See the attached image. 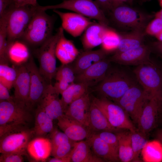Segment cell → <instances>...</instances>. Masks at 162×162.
I'll return each instance as SVG.
<instances>
[{
    "label": "cell",
    "mask_w": 162,
    "mask_h": 162,
    "mask_svg": "<svg viewBox=\"0 0 162 162\" xmlns=\"http://www.w3.org/2000/svg\"></svg>",
    "instance_id": "cell-57"
},
{
    "label": "cell",
    "mask_w": 162,
    "mask_h": 162,
    "mask_svg": "<svg viewBox=\"0 0 162 162\" xmlns=\"http://www.w3.org/2000/svg\"><path fill=\"white\" fill-rule=\"evenodd\" d=\"M34 134L25 127L10 130L0 136V152L25 153L28 145Z\"/></svg>",
    "instance_id": "cell-10"
},
{
    "label": "cell",
    "mask_w": 162,
    "mask_h": 162,
    "mask_svg": "<svg viewBox=\"0 0 162 162\" xmlns=\"http://www.w3.org/2000/svg\"><path fill=\"white\" fill-rule=\"evenodd\" d=\"M10 6L16 7L27 5L36 6L38 4L37 0H10Z\"/></svg>",
    "instance_id": "cell-44"
},
{
    "label": "cell",
    "mask_w": 162,
    "mask_h": 162,
    "mask_svg": "<svg viewBox=\"0 0 162 162\" xmlns=\"http://www.w3.org/2000/svg\"><path fill=\"white\" fill-rule=\"evenodd\" d=\"M57 120L59 128L72 141L82 140L87 138L92 133L82 124L64 114Z\"/></svg>",
    "instance_id": "cell-18"
},
{
    "label": "cell",
    "mask_w": 162,
    "mask_h": 162,
    "mask_svg": "<svg viewBox=\"0 0 162 162\" xmlns=\"http://www.w3.org/2000/svg\"><path fill=\"white\" fill-rule=\"evenodd\" d=\"M10 5V0H0V17L5 13Z\"/></svg>",
    "instance_id": "cell-48"
},
{
    "label": "cell",
    "mask_w": 162,
    "mask_h": 162,
    "mask_svg": "<svg viewBox=\"0 0 162 162\" xmlns=\"http://www.w3.org/2000/svg\"><path fill=\"white\" fill-rule=\"evenodd\" d=\"M162 30V20L155 17L146 26L145 32L148 34L156 36Z\"/></svg>",
    "instance_id": "cell-42"
},
{
    "label": "cell",
    "mask_w": 162,
    "mask_h": 162,
    "mask_svg": "<svg viewBox=\"0 0 162 162\" xmlns=\"http://www.w3.org/2000/svg\"><path fill=\"white\" fill-rule=\"evenodd\" d=\"M39 6L38 10L20 39L28 45L33 46H40L52 35L55 20L54 16L40 9Z\"/></svg>",
    "instance_id": "cell-2"
},
{
    "label": "cell",
    "mask_w": 162,
    "mask_h": 162,
    "mask_svg": "<svg viewBox=\"0 0 162 162\" xmlns=\"http://www.w3.org/2000/svg\"><path fill=\"white\" fill-rule=\"evenodd\" d=\"M86 139L94 154L104 161H120L118 153L95 133L92 132Z\"/></svg>",
    "instance_id": "cell-21"
},
{
    "label": "cell",
    "mask_w": 162,
    "mask_h": 162,
    "mask_svg": "<svg viewBox=\"0 0 162 162\" xmlns=\"http://www.w3.org/2000/svg\"><path fill=\"white\" fill-rule=\"evenodd\" d=\"M133 0H111L112 9L115 7L122 4L125 2L131 3Z\"/></svg>",
    "instance_id": "cell-50"
},
{
    "label": "cell",
    "mask_w": 162,
    "mask_h": 162,
    "mask_svg": "<svg viewBox=\"0 0 162 162\" xmlns=\"http://www.w3.org/2000/svg\"><path fill=\"white\" fill-rule=\"evenodd\" d=\"M120 41V36L109 28L105 32L101 44V48L110 53L116 50Z\"/></svg>",
    "instance_id": "cell-38"
},
{
    "label": "cell",
    "mask_w": 162,
    "mask_h": 162,
    "mask_svg": "<svg viewBox=\"0 0 162 162\" xmlns=\"http://www.w3.org/2000/svg\"><path fill=\"white\" fill-rule=\"evenodd\" d=\"M148 0H143V1H148Z\"/></svg>",
    "instance_id": "cell-55"
},
{
    "label": "cell",
    "mask_w": 162,
    "mask_h": 162,
    "mask_svg": "<svg viewBox=\"0 0 162 162\" xmlns=\"http://www.w3.org/2000/svg\"><path fill=\"white\" fill-rule=\"evenodd\" d=\"M155 17L160 18L162 20V9L155 14Z\"/></svg>",
    "instance_id": "cell-52"
},
{
    "label": "cell",
    "mask_w": 162,
    "mask_h": 162,
    "mask_svg": "<svg viewBox=\"0 0 162 162\" xmlns=\"http://www.w3.org/2000/svg\"><path fill=\"white\" fill-rule=\"evenodd\" d=\"M150 46L152 51H154L162 58V41L154 42Z\"/></svg>",
    "instance_id": "cell-47"
},
{
    "label": "cell",
    "mask_w": 162,
    "mask_h": 162,
    "mask_svg": "<svg viewBox=\"0 0 162 162\" xmlns=\"http://www.w3.org/2000/svg\"><path fill=\"white\" fill-rule=\"evenodd\" d=\"M109 53L102 48L95 50H85L80 53L71 65L75 75L83 72L94 64L106 58Z\"/></svg>",
    "instance_id": "cell-22"
},
{
    "label": "cell",
    "mask_w": 162,
    "mask_h": 162,
    "mask_svg": "<svg viewBox=\"0 0 162 162\" xmlns=\"http://www.w3.org/2000/svg\"><path fill=\"white\" fill-rule=\"evenodd\" d=\"M134 74L139 83L150 97L162 99V74L152 62L136 66Z\"/></svg>",
    "instance_id": "cell-8"
},
{
    "label": "cell",
    "mask_w": 162,
    "mask_h": 162,
    "mask_svg": "<svg viewBox=\"0 0 162 162\" xmlns=\"http://www.w3.org/2000/svg\"><path fill=\"white\" fill-rule=\"evenodd\" d=\"M54 129L53 120L47 115L41 106L38 104L33 130L34 134L38 137L43 136L50 133Z\"/></svg>",
    "instance_id": "cell-30"
},
{
    "label": "cell",
    "mask_w": 162,
    "mask_h": 162,
    "mask_svg": "<svg viewBox=\"0 0 162 162\" xmlns=\"http://www.w3.org/2000/svg\"><path fill=\"white\" fill-rule=\"evenodd\" d=\"M131 139L133 152L132 162H140L139 157L141 151L148 142L146 137L137 130L131 132Z\"/></svg>",
    "instance_id": "cell-37"
},
{
    "label": "cell",
    "mask_w": 162,
    "mask_h": 162,
    "mask_svg": "<svg viewBox=\"0 0 162 162\" xmlns=\"http://www.w3.org/2000/svg\"><path fill=\"white\" fill-rule=\"evenodd\" d=\"M52 148L62 144L72 141L64 132L54 129L50 133Z\"/></svg>",
    "instance_id": "cell-41"
},
{
    "label": "cell",
    "mask_w": 162,
    "mask_h": 162,
    "mask_svg": "<svg viewBox=\"0 0 162 162\" xmlns=\"http://www.w3.org/2000/svg\"><path fill=\"white\" fill-rule=\"evenodd\" d=\"M70 156L72 162H104L94 154L86 140L76 142Z\"/></svg>",
    "instance_id": "cell-28"
},
{
    "label": "cell",
    "mask_w": 162,
    "mask_h": 162,
    "mask_svg": "<svg viewBox=\"0 0 162 162\" xmlns=\"http://www.w3.org/2000/svg\"><path fill=\"white\" fill-rule=\"evenodd\" d=\"M63 28L56 48V57L62 64H70L74 61L80 53L73 42L64 36Z\"/></svg>",
    "instance_id": "cell-23"
},
{
    "label": "cell",
    "mask_w": 162,
    "mask_h": 162,
    "mask_svg": "<svg viewBox=\"0 0 162 162\" xmlns=\"http://www.w3.org/2000/svg\"><path fill=\"white\" fill-rule=\"evenodd\" d=\"M137 82L135 77L124 70L110 67L104 79L97 84L95 91L101 97L115 102Z\"/></svg>",
    "instance_id": "cell-1"
},
{
    "label": "cell",
    "mask_w": 162,
    "mask_h": 162,
    "mask_svg": "<svg viewBox=\"0 0 162 162\" xmlns=\"http://www.w3.org/2000/svg\"><path fill=\"white\" fill-rule=\"evenodd\" d=\"M161 71L162 74V68L161 69Z\"/></svg>",
    "instance_id": "cell-56"
},
{
    "label": "cell",
    "mask_w": 162,
    "mask_h": 162,
    "mask_svg": "<svg viewBox=\"0 0 162 162\" xmlns=\"http://www.w3.org/2000/svg\"><path fill=\"white\" fill-rule=\"evenodd\" d=\"M25 154L21 153H9L1 154L0 162H22L24 161Z\"/></svg>",
    "instance_id": "cell-43"
},
{
    "label": "cell",
    "mask_w": 162,
    "mask_h": 162,
    "mask_svg": "<svg viewBox=\"0 0 162 162\" xmlns=\"http://www.w3.org/2000/svg\"><path fill=\"white\" fill-rule=\"evenodd\" d=\"M17 76L16 67H10L8 64H0V83L9 90L12 87Z\"/></svg>",
    "instance_id": "cell-35"
},
{
    "label": "cell",
    "mask_w": 162,
    "mask_h": 162,
    "mask_svg": "<svg viewBox=\"0 0 162 162\" xmlns=\"http://www.w3.org/2000/svg\"><path fill=\"white\" fill-rule=\"evenodd\" d=\"M25 64L30 76V90L28 106L31 110L35 105L40 102L50 84L41 74L32 56Z\"/></svg>",
    "instance_id": "cell-13"
},
{
    "label": "cell",
    "mask_w": 162,
    "mask_h": 162,
    "mask_svg": "<svg viewBox=\"0 0 162 162\" xmlns=\"http://www.w3.org/2000/svg\"><path fill=\"white\" fill-rule=\"evenodd\" d=\"M145 31L134 30L120 36L118 45L114 53H118L138 47L144 44Z\"/></svg>",
    "instance_id": "cell-29"
},
{
    "label": "cell",
    "mask_w": 162,
    "mask_h": 162,
    "mask_svg": "<svg viewBox=\"0 0 162 162\" xmlns=\"http://www.w3.org/2000/svg\"><path fill=\"white\" fill-rule=\"evenodd\" d=\"M59 94L55 91L52 84H50L43 97L38 104L47 115L53 120L58 119L64 114Z\"/></svg>",
    "instance_id": "cell-20"
},
{
    "label": "cell",
    "mask_w": 162,
    "mask_h": 162,
    "mask_svg": "<svg viewBox=\"0 0 162 162\" xmlns=\"http://www.w3.org/2000/svg\"><path fill=\"white\" fill-rule=\"evenodd\" d=\"M95 2L104 12L111 10L112 9L111 0H95Z\"/></svg>",
    "instance_id": "cell-46"
},
{
    "label": "cell",
    "mask_w": 162,
    "mask_h": 162,
    "mask_svg": "<svg viewBox=\"0 0 162 162\" xmlns=\"http://www.w3.org/2000/svg\"><path fill=\"white\" fill-rule=\"evenodd\" d=\"M62 29V26L59 27L55 34L52 35L34 51L39 63L40 72L50 84H52L57 71L56 48Z\"/></svg>",
    "instance_id": "cell-5"
},
{
    "label": "cell",
    "mask_w": 162,
    "mask_h": 162,
    "mask_svg": "<svg viewBox=\"0 0 162 162\" xmlns=\"http://www.w3.org/2000/svg\"><path fill=\"white\" fill-rule=\"evenodd\" d=\"M26 150L34 160L44 161L51 154L52 145L51 140L42 136L38 137L29 142Z\"/></svg>",
    "instance_id": "cell-25"
},
{
    "label": "cell",
    "mask_w": 162,
    "mask_h": 162,
    "mask_svg": "<svg viewBox=\"0 0 162 162\" xmlns=\"http://www.w3.org/2000/svg\"><path fill=\"white\" fill-rule=\"evenodd\" d=\"M91 99L113 127L119 130H129L131 132L137 130L127 112L119 105L104 97H92Z\"/></svg>",
    "instance_id": "cell-6"
},
{
    "label": "cell",
    "mask_w": 162,
    "mask_h": 162,
    "mask_svg": "<svg viewBox=\"0 0 162 162\" xmlns=\"http://www.w3.org/2000/svg\"><path fill=\"white\" fill-rule=\"evenodd\" d=\"M141 154L144 162H161L162 145L158 140L148 141L143 148Z\"/></svg>",
    "instance_id": "cell-33"
},
{
    "label": "cell",
    "mask_w": 162,
    "mask_h": 162,
    "mask_svg": "<svg viewBox=\"0 0 162 162\" xmlns=\"http://www.w3.org/2000/svg\"><path fill=\"white\" fill-rule=\"evenodd\" d=\"M38 6L27 5L18 7L10 6L5 12L7 20L8 43L20 39L38 10Z\"/></svg>",
    "instance_id": "cell-4"
},
{
    "label": "cell",
    "mask_w": 162,
    "mask_h": 162,
    "mask_svg": "<svg viewBox=\"0 0 162 162\" xmlns=\"http://www.w3.org/2000/svg\"><path fill=\"white\" fill-rule=\"evenodd\" d=\"M28 45L20 39L8 43V56L14 66L26 63L31 56Z\"/></svg>",
    "instance_id": "cell-26"
},
{
    "label": "cell",
    "mask_w": 162,
    "mask_h": 162,
    "mask_svg": "<svg viewBox=\"0 0 162 162\" xmlns=\"http://www.w3.org/2000/svg\"><path fill=\"white\" fill-rule=\"evenodd\" d=\"M53 11L61 18L63 29L74 37L80 35L94 22L90 19L76 13L64 12L57 9Z\"/></svg>",
    "instance_id": "cell-15"
},
{
    "label": "cell",
    "mask_w": 162,
    "mask_h": 162,
    "mask_svg": "<svg viewBox=\"0 0 162 162\" xmlns=\"http://www.w3.org/2000/svg\"><path fill=\"white\" fill-rule=\"evenodd\" d=\"M122 130L116 133L118 140V155L120 161H132L133 152L132 148L131 132Z\"/></svg>",
    "instance_id": "cell-31"
},
{
    "label": "cell",
    "mask_w": 162,
    "mask_h": 162,
    "mask_svg": "<svg viewBox=\"0 0 162 162\" xmlns=\"http://www.w3.org/2000/svg\"><path fill=\"white\" fill-rule=\"evenodd\" d=\"M7 20L6 14L0 17V64L10 62L8 56Z\"/></svg>",
    "instance_id": "cell-34"
},
{
    "label": "cell",
    "mask_w": 162,
    "mask_h": 162,
    "mask_svg": "<svg viewBox=\"0 0 162 162\" xmlns=\"http://www.w3.org/2000/svg\"><path fill=\"white\" fill-rule=\"evenodd\" d=\"M75 141H71L52 148L51 154L53 157H63L70 155Z\"/></svg>",
    "instance_id": "cell-39"
},
{
    "label": "cell",
    "mask_w": 162,
    "mask_h": 162,
    "mask_svg": "<svg viewBox=\"0 0 162 162\" xmlns=\"http://www.w3.org/2000/svg\"><path fill=\"white\" fill-rule=\"evenodd\" d=\"M91 102V99L87 92L70 104L64 114L78 121L91 130L89 110Z\"/></svg>",
    "instance_id": "cell-16"
},
{
    "label": "cell",
    "mask_w": 162,
    "mask_h": 162,
    "mask_svg": "<svg viewBox=\"0 0 162 162\" xmlns=\"http://www.w3.org/2000/svg\"><path fill=\"white\" fill-rule=\"evenodd\" d=\"M156 137L162 145V129L157 130L156 134Z\"/></svg>",
    "instance_id": "cell-51"
},
{
    "label": "cell",
    "mask_w": 162,
    "mask_h": 162,
    "mask_svg": "<svg viewBox=\"0 0 162 162\" xmlns=\"http://www.w3.org/2000/svg\"><path fill=\"white\" fill-rule=\"evenodd\" d=\"M40 9L48 10L59 9H67L75 12L89 19L97 20L98 22L106 26L109 21L104 12L93 0H64L62 2L53 5L41 6Z\"/></svg>",
    "instance_id": "cell-7"
},
{
    "label": "cell",
    "mask_w": 162,
    "mask_h": 162,
    "mask_svg": "<svg viewBox=\"0 0 162 162\" xmlns=\"http://www.w3.org/2000/svg\"><path fill=\"white\" fill-rule=\"evenodd\" d=\"M9 91L8 88L0 83V100L12 101L14 100V97L10 95Z\"/></svg>",
    "instance_id": "cell-45"
},
{
    "label": "cell",
    "mask_w": 162,
    "mask_h": 162,
    "mask_svg": "<svg viewBox=\"0 0 162 162\" xmlns=\"http://www.w3.org/2000/svg\"><path fill=\"white\" fill-rule=\"evenodd\" d=\"M111 11L112 19L116 22L133 30L145 31L150 18L148 16L122 4L113 8Z\"/></svg>",
    "instance_id": "cell-11"
},
{
    "label": "cell",
    "mask_w": 162,
    "mask_h": 162,
    "mask_svg": "<svg viewBox=\"0 0 162 162\" xmlns=\"http://www.w3.org/2000/svg\"><path fill=\"white\" fill-rule=\"evenodd\" d=\"M49 162H70L71 159L70 154L68 156L63 157H55L49 159L48 160Z\"/></svg>",
    "instance_id": "cell-49"
},
{
    "label": "cell",
    "mask_w": 162,
    "mask_h": 162,
    "mask_svg": "<svg viewBox=\"0 0 162 162\" xmlns=\"http://www.w3.org/2000/svg\"><path fill=\"white\" fill-rule=\"evenodd\" d=\"M150 98L148 93L137 83L131 87L115 103L121 106L133 123L137 125L143 107Z\"/></svg>",
    "instance_id": "cell-9"
},
{
    "label": "cell",
    "mask_w": 162,
    "mask_h": 162,
    "mask_svg": "<svg viewBox=\"0 0 162 162\" xmlns=\"http://www.w3.org/2000/svg\"><path fill=\"white\" fill-rule=\"evenodd\" d=\"M75 76L71 65L62 64L57 68L54 78L56 81L70 86L75 83Z\"/></svg>",
    "instance_id": "cell-36"
},
{
    "label": "cell",
    "mask_w": 162,
    "mask_h": 162,
    "mask_svg": "<svg viewBox=\"0 0 162 162\" xmlns=\"http://www.w3.org/2000/svg\"><path fill=\"white\" fill-rule=\"evenodd\" d=\"M108 28L99 22H93L84 32L81 42L85 50H91L101 45L104 34Z\"/></svg>",
    "instance_id": "cell-24"
},
{
    "label": "cell",
    "mask_w": 162,
    "mask_h": 162,
    "mask_svg": "<svg viewBox=\"0 0 162 162\" xmlns=\"http://www.w3.org/2000/svg\"><path fill=\"white\" fill-rule=\"evenodd\" d=\"M150 46L144 44L135 48L118 53H114L108 58L111 62L124 65L138 66L150 63L152 52Z\"/></svg>",
    "instance_id": "cell-14"
},
{
    "label": "cell",
    "mask_w": 162,
    "mask_h": 162,
    "mask_svg": "<svg viewBox=\"0 0 162 162\" xmlns=\"http://www.w3.org/2000/svg\"><path fill=\"white\" fill-rule=\"evenodd\" d=\"M15 66L17 70V76L13 85V97L15 101L28 107L30 85V73L25 64Z\"/></svg>",
    "instance_id": "cell-19"
},
{
    "label": "cell",
    "mask_w": 162,
    "mask_h": 162,
    "mask_svg": "<svg viewBox=\"0 0 162 162\" xmlns=\"http://www.w3.org/2000/svg\"><path fill=\"white\" fill-rule=\"evenodd\" d=\"M95 133L118 153V140L116 133L109 131Z\"/></svg>",
    "instance_id": "cell-40"
},
{
    "label": "cell",
    "mask_w": 162,
    "mask_h": 162,
    "mask_svg": "<svg viewBox=\"0 0 162 162\" xmlns=\"http://www.w3.org/2000/svg\"><path fill=\"white\" fill-rule=\"evenodd\" d=\"M161 4L162 5V0H160Z\"/></svg>",
    "instance_id": "cell-54"
},
{
    "label": "cell",
    "mask_w": 162,
    "mask_h": 162,
    "mask_svg": "<svg viewBox=\"0 0 162 162\" xmlns=\"http://www.w3.org/2000/svg\"><path fill=\"white\" fill-rule=\"evenodd\" d=\"M89 86L82 82H75L70 85L61 94V101L64 112L72 102L87 92Z\"/></svg>",
    "instance_id": "cell-32"
},
{
    "label": "cell",
    "mask_w": 162,
    "mask_h": 162,
    "mask_svg": "<svg viewBox=\"0 0 162 162\" xmlns=\"http://www.w3.org/2000/svg\"><path fill=\"white\" fill-rule=\"evenodd\" d=\"M30 110L14 100H0V136L16 128L25 127L31 120Z\"/></svg>",
    "instance_id": "cell-3"
},
{
    "label": "cell",
    "mask_w": 162,
    "mask_h": 162,
    "mask_svg": "<svg viewBox=\"0 0 162 162\" xmlns=\"http://www.w3.org/2000/svg\"><path fill=\"white\" fill-rule=\"evenodd\" d=\"M89 120L90 129L93 133L109 131L116 133L123 130H119L112 126L99 108L92 101L90 107Z\"/></svg>",
    "instance_id": "cell-27"
},
{
    "label": "cell",
    "mask_w": 162,
    "mask_h": 162,
    "mask_svg": "<svg viewBox=\"0 0 162 162\" xmlns=\"http://www.w3.org/2000/svg\"><path fill=\"white\" fill-rule=\"evenodd\" d=\"M155 37L158 39V41H162V30Z\"/></svg>",
    "instance_id": "cell-53"
},
{
    "label": "cell",
    "mask_w": 162,
    "mask_h": 162,
    "mask_svg": "<svg viewBox=\"0 0 162 162\" xmlns=\"http://www.w3.org/2000/svg\"><path fill=\"white\" fill-rule=\"evenodd\" d=\"M162 112V99L150 97L145 104L140 116L137 131L146 137L158 125Z\"/></svg>",
    "instance_id": "cell-12"
},
{
    "label": "cell",
    "mask_w": 162,
    "mask_h": 162,
    "mask_svg": "<svg viewBox=\"0 0 162 162\" xmlns=\"http://www.w3.org/2000/svg\"><path fill=\"white\" fill-rule=\"evenodd\" d=\"M106 58L94 64L82 73L75 76V82L86 84L89 87L98 84L104 78L110 67Z\"/></svg>",
    "instance_id": "cell-17"
}]
</instances>
